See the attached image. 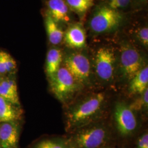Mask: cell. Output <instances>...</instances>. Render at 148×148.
<instances>
[{
  "instance_id": "1",
  "label": "cell",
  "mask_w": 148,
  "mask_h": 148,
  "mask_svg": "<svg viewBox=\"0 0 148 148\" xmlns=\"http://www.w3.org/2000/svg\"><path fill=\"white\" fill-rule=\"evenodd\" d=\"M107 97L104 92L91 93L76 101L66 112V128L73 132L97 121L105 110Z\"/></svg>"
},
{
  "instance_id": "2",
  "label": "cell",
  "mask_w": 148,
  "mask_h": 148,
  "mask_svg": "<svg viewBox=\"0 0 148 148\" xmlns=\"http://www.w3.org/2000/svg\"><path fill=\"white\" fill-rule=\"evenodd\" d=\"M68 140L71 148H102L110 138L107 127L90 124L75 131Z\"/></svg>"
},
{
  "instance_id": "3",
  "label": "cell",
  "mask_w": 148,
  "mask_h": 148,
  "mask_svg": "<svg viewBox=\"0 0 148 148\" xmlns=\"http://www.w3.org/2000/svg\"><path fill=\"white\" fill-rule=\"evenodd\" d=\"M124 16L119 10L106 4L97 6L89 21L90 31L97 34L111 32L117 30L123 21Z\"/></svg>"
},
{
  "instance_id": "4",
  "label": "cell",
  "mask_w": 148,
  "mask_h": 148,
  "mask_svg": "<svg viewBox=\"0 0 148 148\" xmlns=\"http://www.w3.org/2000/svg\"><path fill=\"white\" fill-rule=\"evenodd\" d=\"M49 82L53 94L63 103L71 101L84 88L64 66L60 67Z\"/></svg>"
},
{
  "instance_id": "5",
  "label": "cell",
  "mask_w": 148,
  "mask_h": 148,
  "mask_svg": "<svg viewBox=\"0 0 148 148\" xmlns=\"http://www.w3.org/2000/svg\"><path fill=\"white\" fill-rule=\"evenodd\" d=\"M117 56L111 46H101L95 54L94 70L97 77L103 82H111L115 77L117 66Z\"/></svg>"
},
{
  "instance_id": "6",
  "label": "cell",
  "mask_w": 148,
  "mask_h": 148,
  "mask_svg": "<svg viewBox=\"0 0 148 148\" xmlns=\"http://www.w3.org/2000/svg\"><path fill=\"white\" fill-rule=\"evenodd\" d=\"M64 66L84 87L92 81V66L88 57L84 53L74 52L66 54L63 59Z\"/></svg>"
},
{
  "instance_id": "7",
  "label": "cell",
  "mask_w": 148,
  "mask_h": 148,
  "mask_svg": "<svg viewBox=\"0 0 148 148\" xmlns=\"http://www.w3.org/2000/svg\"><path fill=\"white\" fill-rule=\"evenodd\" d=\"M119 64L122 77L128 81L145 65L141 53L129 43L121 46Z\"/></svg>"
},
{
  "instance_id": "8",
  "label": "cell",
  "mask_w": 148,
  "mask_h": 148,
  "mask_svg": "<svg viewBox=\"0 0 148 148\" xmlns=\"http://www.w3.org/2000/svg\"><path fill=\"white\" fill-rule=\"evenodd\" d=\"M114 118L117 130L122 136H130L137 130L138 122L134 112L125 103H117L114 108Z\"/></svg>"
},
{
  "instance_id": "9",
  "label": "cell",
  "mask_w": 148,
  "mask_h": 148,
  "mask_svg": "<svg viewBox=\"0 0 148 148\" xmlns=\"http://www.w3.org/2000/svg\"><path fill=\"white\" fill-rule=\"evenodd\" d=\"M20 127L17 121L0 123L1 148H18Z\"/></svg>"
},
{
  "instance_id": "10",
  "label": "cell",
  "mask_w": 148,
  "mask_h": 148,
  "mask_svg": "<svg viewBox=\"0 0 148 148\" xmlns=\"http://www.w3.org/2000/svg\"><path fill=\"white\" fill-rule=\"evenodd\" d=\"M63 41L67 47L76 50L86 46V34L82 25L75 23L69 26L64 33Z\"/></svg>"
},
{
  "instance_id": "11",
  "label": "cell",
  "mask_w": 148,
  "mask_h": 148,
  "mask_svg": "<svg viewBox=\"0 0 148 148\" xmlns=\"http://www.w3.org/2000/svg\"><path fill=\"white\" fill-rule=\"evenodd\" d=\"M47 13L59 25L71 21L70 10L65 0H47Z\"/></svg>"
},
{
  "instance_id": "12",
  "label": "cell",
  "mask_w": 148,
  "mask_h": 148,
  "mask_svg": "<svg viewBox=\"0 0 148 148\" xmlns=\"http://www.w3.org/2000/svg\"><path fill=\"white\" fill-rule=\"evenodd\" d=\"M13 76L2 78L0 82V96L13 104L21 106L17 85Z\"/></svg>"
},
{
  "instance_id": "13",
  "label": "cell",
  "mask_w": 148,
  "mask_h": 148,
  "mask_svg": "<svg viewBox=\"0 0 148 148\" xmlns=\"http://www.w3.org/2000/svg\"><path fill=\"white\" fill-rule=\"evenodd\" d=\"M128 92L131 95H140L148 88V67L145 65L129 81Z\"/></svg>"
},
{
  "instance_id": "14",
  "label": "cell",
  "mask_w": 148,
  "mask_h": 148,
  "mask_svg": "<svg viewBox=\"0 0 148 148\" xmlns=\"http://www.w3.org/2000/svg\"><path fill=\"white\" fill-rule=\"evenodd\" d=\"M23 114L20 106H16L0 96V123L18 121Z\"/></svg>"
},
{
  "instance_id": "15",
  "label": "cell",
  "mask_w": 148,
  "mask_h": 148,
  "mask_svg": "<svg viewBox=\"0 0 148 148\" xmlns=\"http://www.w3.org/2000/svg\"><path fill=\"white\" fill-rule=\"evenodd\" d=\"M63 59V53L60 49L52 48L48 51L46 61V73L49 80L53 78L62 66Z\"/></svg>"
},
{
  "instance_id": "16",
  "label": "cell",
  "mask_w": 148,
  "mask_h": 148,
  "mask_svg": "<svg viewBox=\"0 0 148 148\" xmlns=\"http://www.w3.org/2000/svg\"><path fill=\"white\" fill-rule=\"evenodd\" d=\"M45 27L48 38L52 45L57 46L63 41L64 33L59 24L47 12L45 15Z\"/></svg>"
},
{
  "instance_id": "17",
  "label": "cell",
  "mask_w": 148,
  "mask_h": 148,
  "mask_svg": "<svg viewBox=\"0 0 148 148\" xmlns=\"http://www.w3.org/2000/svg\"><path fill=\"white\" fill-rule=\"evenodd\" d=\"M70 10L82 18L94 5L95 0H65Z\"/></svg>"
},
{
  "instance_id": "18",
  "label": "cell",
  "mask_w": 148,
  "mask_h": 148,
  "mask_svg": "<svg viewBox=\"0 0 148 148\" xmlns=\"http://www.w3.org/2000/svg\"><path fill=\"white\" fill-rule=\"evenodd\" d=\"M33 148H71L68 140L59 138L46 139L38 142Z\"/></svg>"
},
{
  "instance_id": "19",
  "label": "cell",
  "mask_w": 148,
  "mask_h": 148,
  "mask_svg": "<svg viewBox=\"0 0 148 148\" xmlns=\"http://www.w3.org/2000/svg\"><path fill=\"white\" fill-rule=\"evenodd\" d=\"M139 95L129 106L130 108L134 111H141L142 109H146L148 106V88L142 94Z\"/></svg>"
},
{
  "instance_id": "20",
  "label": "cell",
  "mask_w": 148,
  "mask_h": 148,
  "mask_svg": "<svg viewBox=\"0 0 148 148\" xmlns=\"http://www.w3.org/2000/svg\"><path fill=\"white\" fill-rule=\"evenodd\" d=\"M133 36L139 42L145 47L148 46V27L147 25L140 26L134 29Z\"/></svg>"
},
{
  "instance_id": "21",
  "label": "cell",
  "mask_w": 148,
  "mask_h": 148,
  "mask_svg": "<svg viewBox=\"0 0 148 148\" xmlns=\"http://www.w3.org/2000/svg\"><path fill=\"white\" fill-rule=\"evenodd\" d=\"M2 58L8 76L14 75L17 69L16 60L9 53L2 51Z\"/></svg>"
},
{
  "instance_id": "22",
  "label": "cell",
  "mask_w": 148,
  "mask_h": 148,
  "mask_svg": "<svg viewBox=\"0 0 148 148\" xmlns=\"http://www.w3.org/2000/svg\"><path fill=\"white\" fill-rule=\"evenodd\" d=\"M137 148H148V133L147 132L141 135L137 142Z\"/></svg>"
},
{
  "instance_id": "23",
  "label": "cell",
  "mask_w": 148,
  "mask_h": 148,
  "mask_svg": "<svg viewBox=\"0 0 148 148\" xmlns=\"http://www.w3.org/2000/svg\"><path fill=\"white\" fill-rule=\"evenodd\" d=\"M0 76L2 77H5L8 76L2 58V51H0Z\"/></svg>"
},
{
  "instance_id": "24",
  "label": "cell",
  "mask_w": 148,
  "mask_h": 148,
  "mask_svg": "<svg viewBox=\"0 0 148 148\" xmlns=\"http://www.w3.org/2000/svg\"><path fill=\"white\" fill-rule=\"evenodd\" d=\"M131 0H116L115 8L117 10L120 8H124L130 4Z\"/></svg>"
},
{
  "instance_id": "25",
  "label": "cell",
  "mask_w": 148,
  "mask_h": 148,
  "mask_svg": "<svg viewBox=\"0 0 148 148\" xmlns=\"http://www.w3.org/2000/svg\"><path fill=\"white\" fill-rule=\"evenodd\" d=\"M133 1L136 4V5L139 6L145 5L148 2V0H133Z\"/></svg>"
},
{
  "instance_id": "26",
  "label": "cell",
  "mask_w": 148,
  "mask_h": 148,
  "mask_svg": "<svg viewBox=\"0 0 148 148\" xmlns=\"http://www.w3.org/2000/svg\"><path fill=\"white\" fill-rule=\"evenodd\" d=\"M116 0H107V4L110 5L112 8L116 9L115 5H116Z\"/></svg>"
},
{
  "instance_id": "27",
  "label": "cell",
  "mask_w": 148,
  "mask_h": 148,
  "mask_svg": "<svg viewBox=\"0 0 148 148\" xmlns=\"http://www.w3.org/2000/svg\"><path fill=\"white\" fill-rule=\"evenodd\" d=\"M3 77H2V76H0V82L1 81V80H2Z\"/></svg>"
},
{
  "instance_id": "28",
  "label": "cell",
  "mask_w": 148,
  "mask_h": 148,
  "mask_svg": "<svg viewBox=\"0 0 148 148\" xmlns=\"http://www.w3.org/2000/svg\"><path fill=\"white\" fill-rule=\"evenodd\" d=\"M106 148V147H103V148Z\"/></svg>"
},
{
  "instance_id": "29",
  "label": "cell",
  "mask_w": 148,
  "mask_h": 148,
  "mask_svg": "<svg viewBox=\"0 0 148 148\" xmlns=\"http://www.w3.org/2000/svg\"><path fill=\"white\" fill-rule=\"evenodd\" d=\"M0 148H1V147H0Z\"/></svg>"
}]
</instances>
